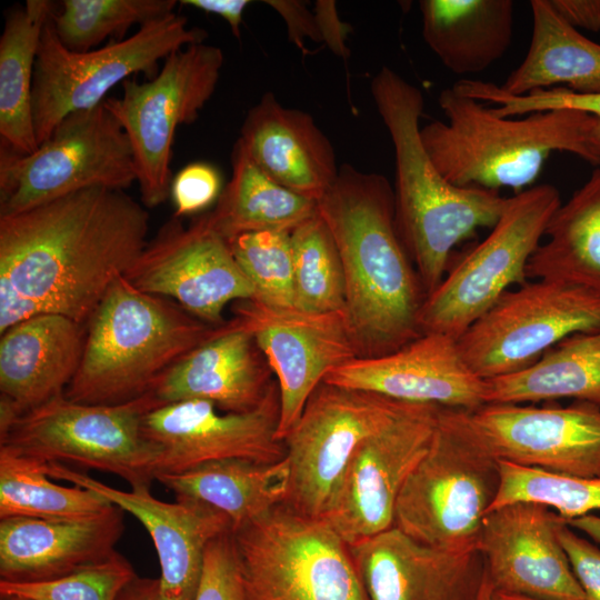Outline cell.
<instances>
[{"label":"cell","instance_id":"cell-1","mask_svg":"<svg viewBox=\"0 0 600 600\" xmlns=\"http://www.w3.org/2000/svg\"><path fill=\"white\" fill-rule=\"evenodd\" d=\"M149 212L123 190L90 188L0 216V282L39 313L87 324L148 243Z\"/></svg>","mask_w":600,"mask_h":600},{"label":"cell","instance_id":"cell-2","mask_svg":"<svg viewBox=\"0 0 600 600\" xmlns=\"http://www.w3.org/2000/svg\"><path fill=\"white\" fill-rule=\"evenodd\" d=\"M318 212L341 258L344 311L359 358L394 352L420 337L426 292L398 233L387 178L344 163Z\"/></svg>","mask_w":600,"mask_h":600},{"label":"cell","instance_id":"cell-3","mask_svg":"<svg viewBox=\"0 0 600 600\" xmlns=\"http://www.w3.org/2000/svg\"><path fill=\"white\" fill-rule=\"evenodd\" d=\"M370 90L394 150L397 230L427 297L446 277L453 248L478 229L493 228L509 198L457 187L440 173L421 140L424 99L418 87L382 67Z\"/></svg>","mask_w":600,"mask_h":600},{"label":"cell","instance_id":"cell-4","mask_svg":"<svg viewBox=\"0 0 600 600\" xmlns=\"http://www.w3.org/2000/svg\"><path fill=\"white\" fill-rule=\"evenodd\" d=\"M438 103L447 120L422 127L421 140L440 173L457 187L519 193L538 179L556 151L600 164L589 141L596 121L591 114L551 110L500 117L453 87L440 92Z\"/></svg>","mask_w":600,"mask_h":600},{"label":"cell","instance_id":"cell-5","mask_svg":"<svg viewBox=\"0 0 600 600\" xmlns=\"http://www.w3.org/2000/svg\"><path fill=\"white\" fill-rule=\"evenodd\" d=\"M86 326L81 361L64 396L108 406L147 394L171 366L222 327L138 290L124 277L109 288Z\"/></svg>","mask_w":600,"mask_h":600},{"label":"cell","instance_id":"cell-6","mask_svg":"<svg viewBox=\"0 0 600 600\" xmlns=\"http://www.w3.org/2000/svg\"><path fill=\"white\" fill-rule=\"evenodd\" d=\"M246 600H369L348 543L284 503L232 530Z\"/></svg>","mask_w":600,"mask_h":600},{"label":"cell","instance_id":"cell-7","mask_svg":"<svg viewBox=\"0 0 600 600\" xmlns=\"http://www.w3.org/2000/svg\"><path fill=\"white\" fill-rule=\"evenodd\" d=\"M159 407L147 394L120 404H87L64 393L20 416L0 436V446L46 463L112 473L131 488L150 487L159 449L143 433L144 414Z\"/></svg>","mask_w":600,"mask_h":600},{"label":"cell","instance_id":"cell-8","mask_svg":"<svg viewBox=\"0 0 600 600\" xmlns=\"http://www.w3.org/2000/svg\"><path fill=\"white\" fill-rule=\"evenodd\" d=\"M207 37L204 29L189 28L184 17L172 13L140 27L127 39L77 52L60 42L50 17L38 47L32 84L38 144L49 139L68 114L99 106L130 76L143 72L152 79L161 60Z\"/></svg>","mask_w":600,"mask_h":600},{"label":"cell","instance_id":"cell-9","mask_svg":"<svg viewBox=\"0 0 600 600\" xmlns=\"http://www.w3.org/2000/svg\"><path fill=\"white\" fill-rule=\"evenodd\" d=\"M133 182L130 141L104 101L68 114L31 153L0 147V216L90 188L124 190Z\"/></svg>","mask_w":600,"mask_h":600},{"label":"cell","instance_id":"cell-10","mask_svg":"<svg viewBox=\"0 0 600 600\" xmlns=\"http://www.w3.org/2000/svg\"><path fill=\"white\" fill-rule=\"evenodd\" d=\"M561 204L558 189L543 183L513 197L490 233L426 297L419 316L422 333L458 340L513 284L527 282V266Z\"/></svg>","mask_w":600,"mask_h":600},{"label":"cell","instance_id":"cell-11","mask_svg":"<svg viewBox=\"0 0 600 600\" xmlns=\"http://www.w3.org/2000/svg\"><path fill=\"white\" fill-rule=\"evenodd\" d=\"M222 64L219 47L189 44L168 56L152 79L141 83L127 79L121 97L104 100L130 141L146 208L158 207L170 196L176 131L197 120L217 88Z\"/></svg>","mask_w":600,"mask_h":600},{"label":"cell","instance_id":"cell-12","mask_svg":"<svg viewBox=\"0 0 600 600\" xmlns=\"http://www.w3.org/2000/svg\"><path fill=\"white\" fill-rule=\"evenodd\" d=\"M416 406L322 381L282 440L290 470L284 504L324 519L361 443Z\"/></svg>","mask_w":600,"mask_h":600},{"label":"cell","instance_id":"cell-13","mask_svg":"<svg viewBox=\"0 0 600 600\" xmlns=\"http://www.w3.org/2000/svg\"><path fill=\"white\" fill-rule=\"evenodd\" d=\"M499 483L498 462L461 438L438 411L430 447L397 500L394 526L434 548L478 550Z\"/></svg>","mask_w":600,"mask_h":600},{"label":"cell","instance_id":"cell-14","mask_svg":"<svg viewBox=\"0 0 600 600\" xmlns=\"http://www.w3.org/2000/svg\"><path fill=\"white\" fill-rule=\"evenodd\" d=\"M600 330V294L536 279L500 299L457 340L469 368L489 380L523 370L564 338Z\"/></svg>","mask_w":600,"mask_h":600},{"label":"cell","instance_id":"cell-15","mask_svg":"<svg viewBox=\"0 0 600 600\" xmlns=\"http://www.w3.org/2000/svg\"><path fill=\"white\" fill-rule=\"evenodd\" d=\"M461 438L494 461L549 472L600 477V408L487 403L476 410L441 408Z\"/></svg>","mask_w":600,"mask_h":600},{"label":"cell","instance_id":"cell-16","mask_svg":"<svg viewBox=\"0 0 600 600\" xmlns=\"http://www.w3.org/2000/svg\"><path fill=\"white\" fill-rule=\"evenodd\" d=\"M138 290L168 298L201 321L220 326L224 307L248 301L253 288L229 242L203 214L189 226L173 216L124 274Z\"/></svg>","mask_w":600,"mask_h":600},{"label":"cell","instance_id":"cell-17","mask_svg":"<svg viewBox=\"0 0 600 600\" xmlns=\"http://www.w3.org/2000/svg\"><path fill=\"white\" fill-rule=\"evenodd\" d=\"M252 332L279 388L277 437L288 434L326 376L359 358L344 310L312 313L277 309L252 300L236 310Z\"/></svg>","mask_w":600,"mask_h":600},{"label":"cell","instance_id":"cell-18","mask_svg":"<svg viewBox=\"0 0 600 600\" xmlns=\"http://www.w3.org/2000/svg\"><path fill=\"white\" fill-rule=\"evenodd\" d=\"M439 408L417 404L358 448L324 518L346 543L394 526L397 500L430 447Z\"/></svg>","mask_w":600,"mask_h":600},{"label":"cell","instance_id":"cell-19","mask_svg":"<svg viewBox=\"0 0 600 600\" xmlns=\"http://www.w3.org/2000/svg\"><path fill=\"white\" fill-rule=\"evenodd\" d=\"M279 420L280 396L274 382L251 411L222 412L209 401H178L149 410L142 430L159 449V476L230 458L280 461L286 449L277 437Z\"/></svg>","mask_w":600,"mask_h":600},{"label":"cell","instance_id":"cell-20","mask_svg":"<svg viewBox=\"0 0 600 600\" xmlns=\"http://www.w3.org/2000/svg\"><path fill=\"white\" fill-rule=\"evenodd\" d=\"M564 521L534 502L489 511L478 550L494 590L540 600H587L559 539Z\"/></svg>","mask_w":600,"mask_h":600},{"label":"cell","instance_id":"cell-21","mask_svg":"<svg viewBox=\"0 0 600 600\" xmlns=\"http://www.w3.org/2000/svg\"><path fill=\"white\" fill-rule=\"evenodd\" d=\"M43 469L50 478L94 491L132 514L148 531L157 551L161 600H194L207 547L232 530L227 516L193 500H159L150 487L119 490L62 463L43 462Z\"/></svg>","mask_w":600,"mask_h":600},{"label":"cell","instance_id":"cell-22","mask_svg":"<svg viewBox=\"0 0 600 600\" xmlns=\"http://www.w3.org/2000/svg\"><path fill=\"white\" fill-rule=\"evenodd\" d=\"M323 382L416 404L469 411L487 404L486 380L469 368L456 339L436 332L391 353L356 358Z\"/></svg>","mask_w":600,"mask_h":600},{"label":"cell","instance_id":"cell-23","mask_svg":"<svg viewBox=\"0 0 600 600\" xmlns=\"http://www.w3.org/2000/svg\"><path fill=\"white\" fill-rule=\"evenodd\" d=\"M348 547L369 600H476L486 577L479 550L434 548L396 526Z\"/></svg>","mask_w":600,"mask_h":600},{"label":"cell","instance_id":"cell-24","mask_svg":"<svg viewBox=\"0 0 600 600\" xmlns=\"http://www.w3.org/2000/svg\"><path fill=\"white\" fill-rule=\"evenodd\" d=\"M272 377L252 332L234 316L171 366L149 393L158 406L204 400L222 412L241 413L263 402L276 382Z\"/></svg>","mask_w":600,"mask_h":600},{"label":"cell","instance_id":"cell-25","mask_svg":"<svg viewBox=\"0 0 600 600\" xmlns=\"http://www.w3.org/2000/svg\"><path fill=\"white\" fill-rule=\"evenodd\" d=\"M87 326L66 316H33L1 333L0 431L64 393L83 352Z\"/></svg>","mask_w":600,"mask_h":600},{"label":"cell","instance_id":"cell-26","mask_svg":"<svg viewBox=\"0 0 600 600\" xmlns=\"http://www.w3.org/2000/svg\"><path fill=\"white\" fill-rule=\"evenodd\" d=\"M124 511L112 506L84 520H0V580L47 581L92 566L116 552Z\"/></svg>","mask_w":600,"mask_h":600},{"label":"cell","instance_id":"cell-27","mask_svg":"<svg viewBox=\"0 0 600 600\" xmlns=\"http://www.w3.org/2000/svg\"><path fill=\"white\" fill-rule=\"evenodd\" d=\"M238 140L271 179L317 202L338 177L334 149L313 118L272 92L248 111Z\"/></svg>","mask_w":600,"mask_h":600},{"label":"cell","instance_id":"cell-28","mask_svg":"<svg viewBox=\"0 0 600 600\" xmlns=\"http://www.w3.org/2000/svg\"><path fill=\"white\" fill-rule=\"evenodd\" d=\"M419 7L424 42L456 74L488 69L510 47L511 0H421Z\"/></svg>","mask_w":600,"mask_h":600},{"label":"cell","instance_id":"cell-29","mask_svg":"<svg viewBox=\"0 0 600 600\" xmlns=\"http://www.w3.org/2000/svg\"><path fill=\"white\" fill-rule=\"evenodd\" d=\"M156 480L176 499L198 501L220 511L230 519L233 530L286 502L290 470L284 458L277 462L230 458L161 473Z\"/></svg>","mask_w":600,"mask_h":600},{"label":"cell","instance_id":"cell-30","mask_svg":"<svg viewBox=\"0 0 600 600\" xmlns=\"http://www.w3.org/2000/svg\"><path fill=\"white\" fill-rule=\"evenodd\" d=\"M532 33L527 54L499 88L511 96L566 88L600 93V44L568 24L549 0L530 1Z\"/></svg>","mask_w":600,"mask_h":600},{"label":"cell","instance_id":"cell-31","mask_svg":"<svg viewBox=\"0 0 600 600\" xmlns=\"http://www.w3.org/2000/svg\"><path fill=\"white\" fill-rule=\"evenodd\" d=\"M574 399L600 408V330L571 334L537 362L486 380L487 403Z\"/></svg>","mask_w":600,"mask_h":600},{"label":"cell","instance_id":"cell-32","mask_svg":"<svg viewBox=\"0 0 600 600\" xmlns=\"http://www.w3.org/2000/svg\"><path fill=\"white\" fill-rule=\"evenodd\" d=\"M54 11L48 0H28L8 13L0 38L1 147L20 154L38 148L32 84L43 28Z\"/></svg>","mask_w":600,"mask_h":600},{"label":"cell","instance_id":"cell-33","mask_svg":"<svg viewBox=\"0 0 600 600\" xmlns=\"http://www.w3.org/2000/svg\"><path fill=\"white\" fill-rule=\"evenodd\" d=\"M232 174L216 208L206 213L227 240L258 231H292L317 213L318 202L298 194L263 172L237 140Z\"/></svg>","mask_w":600,"mask_h":600},{"label":"cell","instance_id":"cell-34","mask_svg":"<svg viewBox=\"0 0 600 600\" xmlns=\"http://www.w3.org/2000/svg\"><path fill=\"white\" fill-rule=\"evenodd\" d=\"M527 266L532 279H552L600 294V168L559 206Z\"/></svg>","mask_w":600,"mask_h":600},{"label":"cell","instance_id":"cell-35","mask_svg":"<svg viewBox=\"0 0 600 600\" xmlns=\"http://www.w3.org/2000/svg\"><path fill=\"white\" fill-rule=\"evenodd\" d=\"M49 478L42 461L0 446V520H84L101 516L113 506L94 491L60 486Z\"/></svg>","mask_w":600,"mask_h":600},{"label":"cell","instance_id":"cell-36","mask_svg":"<svg viewBox=\"0 0 600 600\" xmlns=\"http://www.w3.org/2000/svg\"><path fill=\"white\" fill-rule=\"evenodd\" d=\"M294 308L312 313L344 310L346 282L339 250L317 213L291 233Z\"/></svg>","mask_w":600,"mask_h":600},{"label":"cell","instance_id":"cell-37","mask_svg":"<svg viewBox=\"0 0 600 600\" xmlns=\"http://www.w3.org/2000/svg\"><path fill=\"white\" fill-rule=\"evenodd\" d=\"M176 6L174 0H64L51 22L66 48L84 52L109 37L123 40L132 26L163 19Z\"/></svg>","mask_w":600,"mask_h":600},{"label":"cell","instance_id":"cell-38","mask_svg":"<svg viewBox=\"0 0 600 600\" xmlns=\"http://www.w3.org/2000/svg\"><path fill=\"white\" fill-rule=\"evenodd\" d=\"M498 467L500 483L489 511L513 502H534L569 521L600 510V477L561 474L507 461H498Z\"/></svg>","mask_w":600,"mask_h":600},{"label":"cell","instance_id":"cell-39","mask_svg":"<svg viewBox=\"0 0 600 600\" xmlns=\"http://www.w3.org/2000/svg\"><path fill=\"white\" fill-rule=\"evenodd\" d=\"M290 231H258L228 240L251 283L252 301L277 309L294 308L293 254Z\"/></svg>","mask_w":600,"mask_h":600},{"label":"cell","instance_id":"cell-40","mask_svg":"<svg viewBox=\"0 0 600 600\" xmlns=\"http://www.w3.org/2000/svg\"><path fill=\"white\" fill-rule=\"evenodd\" d=\"M136 576L130 561L116 551L103 561L61 578L38 582L0 580V594L29 600H118Z\"/></svg>","mask_w":600,"mask_h":600},{"label":"cell","instance_id":"cell-41","mask_svg":"<svg viewBox=\"0 0 600 600\" xmlns=\"http://www.w3.org/2000/svg\"><path fill=\"white\" fill-rule=\"evenodd\" d=\"M194 600H246L232 530L207 547Z\"/></svg>","mask_w":600,"mask_h":600},{"label":"cell","instance_id":"cell-42","mask_svg":"<svg viewBox=\"0 0 600 600\" xmlns=\"http://www.w3.org/2000/svg\"><path fill=\"white\" fill-rule=\"evenodd\" d=\"M218 170L204 162L189 163L172 179L170 194L176 217L197 213L208 208L221 194Z\"/></svg>","mask_w":600,"mask_h":600},{"label":"cell","instance_id":"cell-43","mask_svg":"<svg viewBox=\"0 0 600 600\" xmlns=\"http://www.w3.org/2000/svg\"><path fill=\"white\" fill-rule=\"evenodd\" d=\"M559 539L586 599L600 600V549L566 521L559 530Z\"/></svg>","mask_w":600,"mask_h":600},{"label":"cell","instance_id":"cell-44","mask_svg":"<svg viewBox=\"0 0 600 600\" xmlns=\"http://www.w3.org/2000/svg\"><path fill=\"white\" fill-rule=\"evenodd\" d=\"M271 6L283 18L287 24L289 40L300 50L306 51V40L313 42L322 41L313 12L307 6L294 0H268Z\"/></svg>","mask_w":600,"mask_h":600},{"label":"cell","instance_id":"cell-45","mask_svg":"<svg viewBox=\"0 0 600 600\" xmlns=\"http://www.w3.org/2000/svg\"><path fill=\"white\" fill-rule=\"evenodd\" d=\"M313 14L318 24L321 39L328 48L340 58H348V34L351 27L343 22L332 0H318L314 4Z\"/></svg>","mask_w":600,"mask_h":600},{"label":"cell","instance_id":"cell-46","mask_svg":"<svg viewBox=\"0 0 600 600\" xmlns=\"http://www.w3.org/2000/svg\"><path fill=\"white\" fill-rule=\"evenodd\" d=\"M553 10L571 27L600 31V0H549Z\"/></svg>","mask_w":600,"mask_h":600},{"label":"cell","instance_id":"cell-47","mask_svg":"<svg viewBox=\"0 0 600 600\" xmlns=\"http://www.w3.org/2000/svg\"><path fill=\"white\" fill-rule=\"evenodd\" d=\"M183 4H188L198 10L213 13L221 17L229 24L232 34L240 39V27L243 20V12L249 6L248 0H183Z\"/></svg>","mask_w":600,"mask_h":600},{"label":"cell","instance_id":"cell-48","mask_svg":"<svg viewBox=\"0 0 600 600\" xmlns=\"http://www.w3.org/2000/svg\"><path fill=\"white\" fill-rule=\"evenodd\" d=\"M118 600H161L159 578L136 576L123 588Z\"/></svg>","mask_w":600,"mask_h":600},{"label":"cell","instance_id":"cell-49","mask_svg":"<svg viewBox=\"0 0 600 600\" xmlns=\"http://www.w3.org/2000/svg\"><path fill=\"white\" fill-rule=\"evenodd\" d=\"M566 522L576 531H580L600 543V516L590 513Z\"/></svg>","mask_w":600,"mask_h":600},{"label":"cell","instance_id":"cell-50","mask_svg":"<svg viewBox=\"0 0 600 600\" xmlns=\"http://www.w3.org/2000/svg\"><path fill=\"white\" fill-rule=\"evenodd\" d=\"M494 588L490 580L488 579L487 574L484 577V580L482 582V586L480 588V591L478 593V597L476 600H491V596Z\"/></svg>","mask_w":600,"mask_h":600},{"label":"cell","instance_id":"cell-51","mask_svg":"<svg viewBox=\"0 0 600 600\" xmlns=\"http://www.w3.org/2000/svg\"><path fill=\"white\" fill-rule=\"evenodd\" d=\"M491 600H540V599H534V598H529L524 596L506 593V592L493 590Z\"/></svg>","mask_w":600,"mask_h":600},{"label":"cell","instance_id":"cell-52","mask_svg":"<svg viewBox=\"0 0 600 600\" xmlns=\"http://www.w3.org/2000/svg\"><path fill=\"white\" fill-rule=\"evenodd\" d=\"M0 600H29V599L18 597V596H11V594H0Z\"/></svg>","mask_w":600,"mask_h":600}]
</instances>
